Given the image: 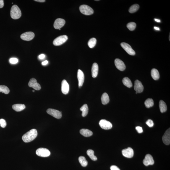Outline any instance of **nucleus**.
<instances>
[{
	"label": "nucleus",
	"mask_w": 170,
	"mask_h": 170,
	"mask_svg": "<svg viewBox=\"0 0 170 170\" xmlns=\"http://www.w3.org/2000/svg\"><path fill=\"white\" fill-rule=\"evenodd\" d=\"M38 133L36 129H33L29 131L22 136V139L26 143L32 142L37 137Z\"/></svg>",
	"instance_id": "obj_1"
},
{
	"label": "nucleus",
	"mask_w": 170,
	"mask_h": 170,
	"mask_svg": "<svg viewBox=\"0 0 170 170\" xmlns=\"http://www.w3.org/2000/svg\"><path fill=\"white\" fill-rule=\"evenodd\" d=\"M22 15L21 11L18 6L14 5L11 8V17L13 19H18Z\"/></svg>",
	"instance_id": "obj_2"
},
{
	"label": "nucleus",
	"mask_w": 170,
	"mask_h": 170,
	"mask_svg": "<svg viewBox=\"0 0 170 170\" xmlns=\"http://www.w3.org/2000/svg\"><path fill=\"white\" fill-rule=\"evenodd\" d=\"M79 10L82 14L85 15H91L93 14V9L86 5H82L79 7Z\"/></svg>",
	"instance_id": "obj_3"
},
{
	"label": "nucleus",
	"mask_w": 170,
	"mask_h": 170,
	"mask_svg": "<svg viewBox=\"0 0 170 170\" xmlns=\"http://www.w3.org/2000/svg\"><path fill=\"white\" fill-rule=\"evenodd\" d=\"M67 39V35H61L55 39L53 42V44L55 46H59L65 43Z\"/></svg>",
	"instance_id": "obj_4"
},
{
	"label": "nucleus",
	"mask_w": 170,
	"mask_h": 170,
	"mask_svg": "<svg viewBox=\"0 0 170 170\" xmlns=\"http://www.w3.org/2000/svg\"><path fill=\"white\" fill-rule=\"evenodd\" d=\"M36 154L39 156L46 157L49 156L51 154V153L48 149L40 148L36 150Z\"/></svg>",
	"instance_id": "obj_5"
},
{
	"label": "nucleus",
	"mask_w": 170,
	"mask_h": 170,
	"mask_svg": "<svg viewBox=\"0 0 170 170\" xmlns=\"http://www.w3.org/2000/svg\"><path fill=\"white\" fill-rule=\"evenodd\" d=\"M47 113L53 117L57 119H60L62 117V114L57 110L49 108L47 110Z\"/></svg>",
	"instance_id": "obj_6"
},
{
	"label": "nucleus",
	"mask_w": 170,
	"mask_h": 170,
	"mask_svg": "<svg viewBox=\"0 0 170 170\" xmlns=\"http://www.w3.org/2000/svg\"><path fill=\"white\" fill-rule=\"evenodd\" d=\"M121 45L128 54L130 55H135V51L129 44L123 42L121 43Z\"/></svg>",
	"instance_id": "obj_7"
},
{
	"label": "nucleus",
	"mask_w": 170,
	"mask_h": 170,
	"mask_svg": "<svg viewBox=\"0 0 170 170\" xmlns=\"http://www.w3.org/2000/svg\"><path fill=\"white\" fill-rule=\"evenodd\" d=\"M99 124L102 129L105 130L110 129L113 126L112 124L110 122L105 119H102L100 120Z\"/></svg>",
	"instance_id": "obj_8"
},
{
	"label": "nucleus",
	"mask_w": 170,
	"mask_h": 170,
	"mask_svg": "<svg viewBox=\"0 0 170 170\" xmlns=\"http://www.w3.org/2000/svg\"><path fill=\"white\" fill-rule=\"evenodd\" d=\"M35 34L33 32H26L21 35V38L25 41H29L33 40L35 37Z\"/></svg>",
	"instance_id": "obj_9"
},
{
	"label": "nucleus",
	"mask_w": 170,
	"mask_h": 170,
	"mask_svg": "<svg viewBox=\"0 0 170 170\" xmlns=\"http://www.w3.org/2000/svg\"><path fill=\"white\" fill-rule=\"evenodd\" d=\"M28 86L32 87L35 90H39L41 89V87L39 84L37 82V81L35 78L31 79L28 84Z\"/></svg>",
	"instance_id": "obj_10"
},
{
	"label": "nucleus",
	"mask_w": 170,
	"mask_h": 170,
	"mask_svg": "<svg viewBox=\"0 0 170 170\" xmlns=\"http://www.w3.org/2000/svg\"><path fill=\"white\" fill-rule=\"evenodd\" d=\"M122 154L126 158H131L133 157L134 152L133 149L130 147H128L122 150Z\"/></svg>",
	"instance_id": "obj_11"
},
{
	"label": "nucleus",
	"mask_w": 170,
	"mask_h": 170,
	"mask_svg": "<svg viewBox=\"0 0 170 170\" xmlns=\"http://www.w3.org/2000/svg\"><path fill=\"white\" fill-rule=\"evenodd\" d=\"M143 163L145 166L154 164V161L153 157L150 154H147L145 156L144 159L143 160Z\"/></svg>",
	"instance_id": "obj_12"
},
{
	"label": "nucleus",
	"mask_w": 170,
	"mask_h": 170,
	"mask_svg": "<svg viewBox=\"0 0 170 170\" xmlns=\"http://www.w3.org/2000/svg\"><path fill=\"white\" fill-rule=\"evenodd\" d=\"M134 89L136 92V94L140 93L143 92L144 90V87L142 85L141 82L138 80L135 81Z\"/></svg>",
	"instance_id": "obj_13"
},
{
	"label": "nucleus",
	"mask_w": 170,
	"mask_h": 170,
	"mask_svg": "<svg viewBox=\"0 0 170 170\" xmlns=\"http://www.w3.org/2000/svg\"><path fill=\"white\" fill-rule=\"evenodd\" d=\"M65 21L64 19L61 18L57 19L55 21L54 24V27L57 30L61 29L64 25L65 23Z\"/></svg>",
	"instance_id": "obj_14"
},
{
	"label": "nucleus",
	"mask_w": 170,
	"mask_h": 170,
	"mask_svg": "<svg viewBox=\"0 0 170 170\" xmlns=\"http://www.w3.org/2000/svg\"><path fill=\"white\" fill-rule=\"evenodd\" d=\"M77 77L79 82V88L82 86L85 80V76L83 72L80 69L77 71Z\"/></svg>",
	"instance_id": "obj_15"
},
{
	"label": "nucleus",
	"mask_w": 170,
	"mask_h": 170,
	"mask_svg": "<svg viewBox=\"0 0 170 170\" xmlns=\"http://www.w3.org/2000/svg\"><path fill=\"white\" fill-rule=\"evenodd\" d=\"M115 65L119 70L123 71L125 69L126 66L124 62L119 59H116L114 61Z\"/></svg>",
	"instance_id": "obj_16"
},
{
	"label": "nucleus",
	"mask_w": 170,
	"mask_h": 170,
	"mask_svg": "<svg viewBox=\"0 0 170 170\" xmlns=\"http://www.w3.org/2000/svg\"><path fill=\"white\" fill-rule=\"evenodd\" d=\"M69 84L66 80H63L61 82V91L65 95L69 93Z\"/></svg>",
	"instance_id": "obj_17"
},
{
	"label": "nucleus",
	"mask_w": 170,
	"mask_h": 170,
	"mask_svg": "<svg viewBox=\"0 0 170 170\" xmlns=\"http://www.w3.org/2000/svg\"><path fill=\"white\" fill-rule=\"evenodd\" d=\"M170 128L167 129L163 135L162 140L163 143L166 145H169L170 143Z\"/></svg>",
	"instance_id": "obj_18"
},
{
	"label": "nucleus",
	"mask_w": 170,
	"mask_h": 170,
	"mask_svg": "<svg viewBox=\"0 0 170 170\" xmlns=\"http://www.w3.org/2000/svg\"><path fill=\"white\" fill-rule=\"evenodd\" d=\"M99 67L98 64L94 63L92 65L91 69L92 76L94 78L96 77L98 75Z\"/></svg>",
	"instance_id": "obj_19"
},
{
	"label": "nucleus",
	"mask_w": 170,
	"mask_h": 170,
	"mask_svg": "<svg viewBox=\"0 0 170 170\" xmlns=\"http://www.w3.org/2000/svg\"><path fill=\"white\" fill-rule=\"evenodd\" d=\"M80 133L86 137H90L93 135V132L87 129H82L80 131Z\"/></svg>",
	"instance_id": "obj_20"
},
{
	"label": "nucleus",
	"mask_w": 170,
	"mask_h": 170,
	"mask_svg": "<svg viewBox=\"0 0 170 170\" xmlns=\"http://www.w3.org/2000/svg\"><path fill=\"white\" fill-rule=\"evenodd\" d=\"M13 109L16 111H20L25 109V105L22 104H16L13 105Z\"/></svg>",
	"instance_id": "obj_21"
},
{
	"label": "nucleus",
	"mask_w": 170,
	"mask_h": 170,
	"mask_svg": "<svg viewBox=\"0 0 170 170\" xmlns=\"http://www.w3.org/2000/svg\"><path fill=\"white\" fill-rule=\"evenodd\" d=\"M151 75L152 77L155 80H158L159 78V72L156 69H153L152 70Z\"/></svg>",
	"instance_id": "obj_22"
},
{
	"label": "nucleus",
	"mask_w": 170,
	"mask_h": 170,
	"mask_svg": "<svg viewBox=\"0 0 170 170\" xmlns=\"http://www.w3.org/2000/svg\"><path fill=\"white\" fill-rule=\"evenodd\" d=\"M101 101L103 105H106L109 103V98L107 93H104L103 94L101 97Z\"/></svg>",
	"instance_id": "obj_23"
},
{
	"label": "nucleus",
	"mask_w": 170,
	"mask_h": 170,
	"mask_svg": "<svg viewBox=\"0 0 170 170\" xmlns=\"http://www.w3.org/2000/svg\"><path fill=\"white\" fill-rule=\"evenodd\" d=\"M81 111H82V116L83 117L86 116L88 113V106L86 104H84L80 108Z\"/></svg>",
	"instance_id": "obj_24"
},
{
	"label": "nucleus",
	"mask_w": 170,
	"mask_h": 170,
	"mask_svg": "<svg viewBox=\"0 0 170 170\" xmlns=\"http://www.w3.org/2000/svg\"><path fill=\"white\" fill-rule=\"evenodd\" d=\"M159 107L160 111L162 113H164L167 110V106L164 101L161 100L159 102Z\"/></svg>",
	"instance_id": "obj_25"
},
{
	"label": "nucleus",
	"mask_w": 170,
	"mask_h": 170,
	"mask_svg": "<svg viewBox=\"0 0 170 170\" xmlns=\"http://www.w3.org/2000/svg\"><path fill=\"white\" fill-rule=\"evenodd\" d=\"M122 82L124 85L128 88H130L132 86V82L128 77H124L123 79Z\"/></svg>",
	"instance_id": "obj_26"
},
{
	"label": "nucleus",
	"mask_w": 170,
	"mask_h": 170,
	"mask_svg": "<svg viewBox=\"0 0 170 170\" xmlns=\"http://www.w3.org/2000/svg\"><path fill=\"white\" fill-rule=\"evenodd\" d=\"M87 153L89 157L93 161H96L98 159L96 156H95L94 155V152L93 150L89 149L87 150Z\"/></svg>",
	"instance_id": "obj_27"
},
{
	"label": "nucleus",
	"mask_w": 170,
	"mask_h": 170,
	"mask_svg": "<svg viewBox=\"0 0 170 170\" xmlns=\"http://www.w3.org/2000/svg\"><path fill=\"white\" fill-rule=\"evenodd\" d=\"M79 162L82 167H85L88 165V162L87 161L85 157L82 156H81L79 157Z\"/></svg>",
	"instance_id": "obj_28"
},
{
	"label": "nucleus",
	"mask_w": 170,
	"mask_h": 170,
	"mask_svg": "<svg viewBox=\"0 0 170 170\" xmlns=\"http://www.w3.org/2000/svg\"><path fill=\"white\" fill-rule=\"evenodd\" d=\"M139 6L138 4H135L131 6L129 9V12L131 13H135L138 10Z\"/></svg>",
	"instance_id": "obj_29"
},
{
	"label": "nucleus",
	"mask_w": 170,
	"mask_h": 170,
	"mask_svg": "<svg viewBox=\"0 0 170 170\" xmlns=\"http://www.w3.org/2000/svg\"><path fill=\"white\" fill-rule=\"evenodd\" d=\"M145 107L147 108H150L153 106L154 105L153 100L151 98H148L146 100L145 102Z\"/></svg>",
	"instance_id": "obj_30"
},
{
	"label": "nucleus",
	"mask_w": 170,
	"mask_h": 170,
	"mask_svg": "<svg viewBox=\"0 0 170 170\" xmlns=\"http://www.w3.org/2000/svg\"><path fill=\"white\" fill-rule=\"evenodd\" d=\"M96 40L95 38H92L89 40L88 44L90 48H92L95 46L96 43Z\"/></svg>",
	"instance_id": "obj_31"
},
{
	"label": "nucleus",
	"mask_w": 170,
	"mask_h": 170,
	"mask_svg": "<svg viewBox=\"0 0 170 170\" xmlns=\"http://www.w3.org/2000/svg\"><path fill=\"white\" fill-rule=\"evenodd\" d=\"M0 92L7 94L9 92V90L6 86L0 85Z\"/></svg>",
	"instance_id": "obj_32"
},
{
	"label": "nucleus",
	"mask_w": 170,
	"mask_h": 170,
	"mask_svg": "<svg viewBox=\"0 0 170 170\" xmlns=\"http://www.w3.org/2000/svg\"><path fill=\"white\" fill-rule=\"evenodd\" d=\"M127 26L129 30L132 31L135 30L136 27V24L135 22H130L127 24Z\"/></svg>",
	"instance_id": "obj_33"
},
{
	"label": "nucleus",
	"mask_w": 170,
	"mask_h": 170,
	"mask_svg": "<svg viewBox=\"0 0 170 170\" xmlns=\"http://www.w3.org/2000/svg\"><path fill=\"white\" fill-rule=\"evenodd\" d=\"M0 125L3 128L5 127L7 125L6 120L3 119H0Z\"/></svg>",
	"instance_id": "obj_34"
},
{
	"label": "nucleus",
	"mask_w": 170,
	"mask_h": 170,
	"mask_svg": "<svg viewBox=\"0 0 170 170\" xmlns=\"http://www.w3.org/2000/svg\"><path fill=\"white\" fill-rule=\"evenodd\" d=\"M9 61L11 64H15L18 62V60L16 58H12L9 59Z\"/></svg>",
	"instance_id": "obj_35"
},
{
	"label": "nucleus",
	"mask_w": 170,
	"mask_h": 170,
	"mask_svg": "<svg viewBox=\"0 0 170 170\" xmlns=\"http://www.w3.org/2000/svg\"><path fill=\"white\" fill-rule=\"evenodd\" d=\"M146 123L150 127H153L154 125V123L153 121L151 119H148Z\"/></svg>",
	"instance_id": "obj_36"
},
{
	"label": "nucleus",
	"mask_w": 170,
	"mask_h": 170,
	"mask_svg": "<svg viewBox=\"0 0 170 170\" xmlns=\"http://www.w3.org/2000/svg\"><path fill=\"white\" fill-rule=\"evenodd\" d=\"M135 129L139 133H141L143 132V130L142 128L140 127V126H137V127H136Z\"/></svg>",
	"instance_id": "obj_37"
},
{
	"label": "nucleus",
	"mask_w": 170,
	"mask_h": 170,
	"mask_svg": "<svg viewBox=\"0 0 170 170\" xmlns=\"http://www.w3.org/2000/svg\"><path fill=\"white\" fill-rule=\"evenodd\" d=\"M111 170H120L117 166H112L111 167Z\"/></svg>",
	"instance_id": "obj_38"
},
{
	"label": "nucleus",
	"mask_w": 170,
	"mask_h": 170,
	"mask_svg": "<svg viewBox=\"0 0 170 170\" xmlns=\"http://www.w3.org/2000/svg\"><path fill=\"white\" fill-rule=\"evenodd\" d=\"M4 6V1L0 0V8H2Z\"/></svg>",
	"instance_id": "obj_39"
},
{
	"label": "nucleus",
	"mask_w": 170,
	"mask_h": 170,
	"mask_svg": "<svg viewBox=\"0 0 170 170\" xmlns=\"http://www.w3.org/2000/svg\"><path fill=\"white\" fill-rule=\"evenodd\" d=\"M45 57V56L44 54H42L40 55L39 56H38L39 58L40 59H43Z\"/></svg>",
	"instance_id": "obj_40"
},
{
	"label": "nucleus",
	"mask_w": 170,
	"mask_h": 170,
	"mask_svg": "<svg viewBox=\"0 0 170 170\" xmlns=\"http://www.w3.org/2000/svg\"><path fill=\"white\" fill-rule=\"evenodd\" d=\"M48 61H47L46 60L45 61H43V62L42 63V64L43 65H45L48 64Z\"/></svg>",
	"instance_id": "obj_41"
},
{
	"label": "nucleus",
	"mask_w": 170,
	"mask_h": 170,
	"mask_svg": "<svg viewBox=\"0 0 170 170\" xmlns=\"http://www.w3.org/2000/svg\"><path fill=\"white\" fill-rule=\"evenodd\" d=\"M35 1L39 2H44L45 1V0H35Z\"/></svg>",
	"instance_id": "obj_42"
},
{
	"label": "nucleus",
	"mask_w": 170,
	"mask_h": 170,
	"mask_svg": "<svg viewBox=\"0 0 170 170\" xmlns=\"http://www.w3.org/2000/svg\"><path fill=\"white\" fill-rule=\"evenodd\" d=\"M154 20L155 21H156V22H160V20H159V19H155Z\"/></svg>",
	"instance_id": "obj_43"
},
{
	"label": "nucleus",
	"mask_w": 170,
	"mask_h": 170,
	"mask_svg": "<svg viewBox=\"0 0 170 170\" xmlns=\"http://www.w3.org/2000/svg\"><path fill=\"white\" fill-rule=\"evenodd\" d=\"M154 28L155 30H160V29L159 28H158V27H154Z\"/></svg>",
	"instance_id": "obj_44"
},
{
	"label": "nucleus",
	"mask_w": 170,
	"mask_h": 170,
	"mask_svg": "<svg viewBox=\"0 0 170 170\" xmlns=\"http://www.w3.org/2000/svg\"><path fill=\"white\" fill-rule=\"evenodd\" d=\"M32 91H33V92H35V90H32Z\"/></svg>",
	"instance_id": "obj_45"
},
{
	"label": "nucleus",
	"mask_w": 170,
	"mask_h": 170,
	"mask_svg": "<svg viewBox=\"0 0 170 170\" xmlns=\"http://www.w3.org/2000/svg\"><path fill=\"white\" fill-rule=\"evenodd\" d=\"M59 30H61V29H59Z\"/></svg>",
	"instance_id": "obj_46"
}]
</instances>
